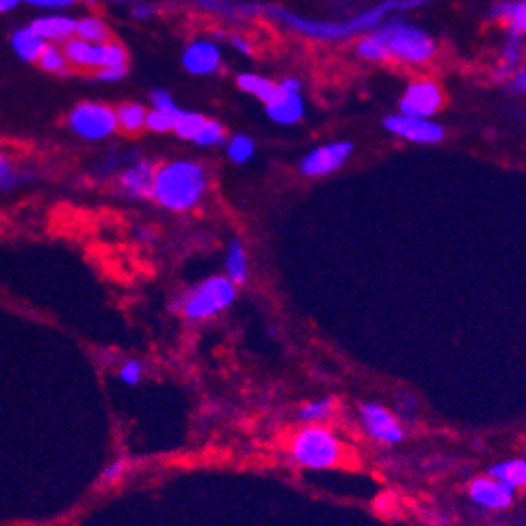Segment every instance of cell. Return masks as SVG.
<instances>
[{
  "mask_svg": "<svg viewBox=\"0 0 526 526\" xmlns=\"http://www.w3.org/2000/svg\"><path fill=\"white\" fill-rule=\"evenodd\" d=\"M238 297V286L225 276H211L185 291L175 301V310L190 322L211 320L225 312Z\"/></svg>",
  "mask_w": 526,
  "mask_h": 526,
  "instance_id": "5b68a950",
  "label": "cell"
},
{
  "mask_svg": "<svg viewBox=\"0 0 526 526\" xmlns=\"http://www.w3.org/2000/svg\"><path fill=\"white\" fill-rule=\"evenodd\" d=\"M497 526H510V524H497Z\"/></svg>",
  "mask_w": 526,
  "mask_h": 526,
  "instance_id": "f6af8a7d",
  "label": "cell"
},
{
  "mask_svg": "<svg viewBox=\"0 0 526 526\" xmlns=\"http://www.w3.org/2000/svg\"><path fill=\"white\" fill-rule=\"evenodd\" d=\"M356 55L367 59V62H386V59H390L387 57L384 40L379 38V34L375 32V30H370V32L362 34L361 38H358Z\"/></svg>",
  "mask_w": 526,
  "mask_h": 526,
  "instance_id": "4316f807",
  "label": "cell"
},
{
  "mask_svg": "<svg viewBox=\"0 0 526 526\" xmlns=\"http://www.w3.org/2000/svg\"><path fill=\"white\" fill-rule=\"evenodd\" d=\"M375 32L384 40L390 59H398L409 65H421L436 55V40L432 36L400 17H387L381 26L375 28Z\"/></svg>",
  "mask_w": 526,
  "mask_h": 526,
  "instance_id": "277c9868",
  "label": "cell"
},
{
  "mask_svg": "<svg viewBox=\"0 0 526 526\" xmlns=\"http://www.w3.org/2000/svg\"><path fill=\"white\" fill-rule=\"evenodd\" d=\"M267 116L276 124H295L306 115L301 91H280V95L266 106Z\"/></svg>",
  "mask_w": 526,
  "mask_h": 526,
  "instance_id": "e0dca14e",
  "label": "cell"
},
{
  "mask_svg": "<svg viewBox=\"0 0 526 526\" xmlns=\"http://www.w3.org/2000/svg\"><path fill=\"white\" fill-rule=\"evenodd\" d=\"M291 462L303 470H331L342 463V438L327 426H303L289 442Z\"/></svg>",
  "mask_w": 526,
  "mask_h": 526,
  "instance_id": "3957f363",
  "label": "cell"
},
{
  "mask_svg": "<svg viewBox=\"0 0 526 526\" xmlns=\"http://www.w3.org/2000/svg\"><path fill=\"white\" fill-rule=\"evenodd\" d=\"M85 3L87 4H95V3H98V0H85Z\"/></svg>",
  "mask_w": 526,
  "mask_h": 526,
  "instance_id": "ee69618b",
  "label": "cell"
},
{
  "mask_svg": "<svg viewBox=\"0 0 526 526\" xmlns=\"http://www.w3.org/2000/svg\"><path fill=\"white\" fill-rule=\"evenodd\" d=\"M11 47H13V53L21 59V62L34 64L38 62L40 53H43L47 43L34 32L32 28L26 26V28L15 30L13 36H11Z\"/></svg>",
  "mask_w": 526,
  "mask_h": 526,
  "instance_id": "7402d4cb",
  "label": "cell"
},
{
  "mask_svg": "<svg viewBox=\"0 0 526 526\" xmlns=\"http://www.w3.org/2000/svg\"><path fill=\"white\" fill-rule=\"evenodd\" d=\"M177 112H163V110H148L146 116V129L152 131V133H169L173 131V123H175Z\"/></svg>",
  "mask_w": 526,
  "mask_h": 526,
  "instance_id": "836d02e7",
  "label": "cell"
},
{
  "mask_svg": "<svg viewBox=\"0 0 526 526\" xmlns=\"http://www.w3.org/2000/svg\"><path fill=\"white\" fill-rule=\"evenodd\" d=\"M384 127L390 131L392 135L403 137L406 141L412 143H438L445 140V127L438 123L429 121V118H417V116H406V115H392L386 116Z\"/></svg>",
  "mask_w": 526,
  "mask_h": 526,
  "instance_id": "7c38bea8",
  "label": "cell"
},
{
  "mask_svg": "<svg viewBox=\"0 0 526 526\" xmlns=\"http://www.w3.org/2000/svg\"><path fill=\"white\" fill-rule=\"evenodd\" d=\"M82 40H89V43H107L112 40V32L107 28V23L98 15H85L76 20V32Z\"/></svg>",
  "mask_w": 526,
  "mask_h": 526,
  "instance_id": "d4e9b609",
  "label": "cell"
},
{
  "mask_svg": "<svg viewBox=\"0 0 526 526\" xmlns=\"http://www.w3.org/2000/svg\"><path fill=\"white\" fill-rule=\"evenodd\" d=\"M157 13H158V9L154 7V4H149V3H135L133 7H131V17H133V20H137V21H148V20H152V17H157Z\"/></svg>",
  "mask_w": 526,
  "mask_h": 526,
  "instance_id": "ab89813d",
  "label": "cell"
},
{
  "mask_svg": "<svg viewBox=\"0 0 526 526\" xmlns=\"http://www.w3.org/2000/svg\"><path fill=\"white\" fill-rule=\"evenodd\" d=\"M488 20L504 21L507 30L526 36V0H497L488 11Z\"/></svg>",
  "mask_w": 526,
  "mask_h": 526,
  "instance_id": "ac0fdd59",
  "label": "cell"
},
{
  "mask_svg": "<svg viewBox=\"0 0 526 526\" xmlns=\"http://www.w3.org/2000/svg\"><path fill=\"white\" fill-rule=\"evenodd\" d=\"M358 421L367 438L381 446H396L406 438L400 417L379 403H362L358 406Z\"/></svg>",
  "mask_w": 526,
  "mask_h": 526,
  "instance_id": "ba28073f",
  "label": "cell"
},
{
  "mask_svg": "<svg viewBox=\"0 0 526 526\" xmlns=\"http://www.w3.org/2000/svg\"><path fill=\"white\" fill-rule=\"evenodd\" d=\"M228 43H230L232 49L242 53V55H250V53H253V45H250L242 34H230Z\"/></svg>",
  "mask_w": 526,
  "mask_h": 526,
  "instance_id": "60d3db41",
  "label": "cell"
},
{
  "mask_svg": "<svg viewBox=\"0 0 526 526\" xmlns=\"http://www.w3.org/2000/svg\"><path fill=\"white\" fill-rule=\"evenodd\" d=\"M30 28H32L45 43L64 45L65 40H70L76 32V17L64 13H49L43 17H36V20L30 23Z\"/></svg>",
  "mask_w": 526,
  "mask_h": 526,
  "instance_id": "9a60e30c",
  "label": "cell"
},
{
  "mask_svg": "<svg viewBox=\"0 0 526 526\" xmlns=\"http://www.w3.org/2000/svg\"><path fill=\"white\" fill-rule=\"evenodd\" d=\"M26 182V177L21 175L20 169H15L13 160H11L7 154L0 152V190H15Z\"/></svg>",
  "mask_w": 526,
  "mask_h": 526,
  "instance_id": "1f68e13d",
  "label": "cell"
},
{
  "mask_svg": "<svg viewBox=\"0 0 526 526\" xmlns=\"http://www.w3.org/2000/svg\"><path fill=\"white\" fill-rule=\"evenodd\" d=\"M62 49L68 57L70 68L79 70H104V68H129V53L121 43H89L79 36L65 40Z\"/></svg>",
  "mask_w": 526,
  "mask_h": 526,
  "instance_id": "8992f818",
  "label": "cell"
},
{
  "mask_svg": "<svg viewBox=\"0 0 526 526\" xmlns=\"http://www.w3.org/2000/svg\"><path fill=\"white\" fill-rule=\"evenodd\" d=\"M21 3L30 4L34 9H45V11H59L68 9L72 4H76L79 0H21Z\"/></svg>",
  "mask_w": 526,
  "mask_h": 526,
  "instance_id": "74e56055",
  "label": "cell"
},
{
  "mask_svg": "<svg viewBox=\"0 0 526 526\" xmlns=\"http://www.w3.org/2000/svg\"><path fill=\"white\" fill-rule=\"evenodd\" d=\"M149 101H152L154 110L173 112V115L179 112L175 99H173V95L166 89H154V91H149Z\"/></svg>",
  "mask_w": 526,
  "mask_h": 526,
  "instance_id": "d590c367",
  "label": "cell"
},
{
  "mask_svg": "<svg viewBox=\"0 0 526 526\" xmlns=\"http://www.w3.org/2000/svg\"><path fill=\"white\" fill-rule=\"evenodd\" d=\"M21 4V0H0V15L11 13V11L17 9Z\"/></svg>",
  "mask_w": 526,
  "mask_h": 526,
  "instance_id": "b9f144b4",
  "label": "cell"
},
{
  "mask_svg": "<svg viewBox=\"0 0 526 526\" xmlns=\"http://www.w3.org/2000/svg\"><path fill=\"white\" fill-rule=\"evenodd\" d=\"M129 471H131V462H129V459H116V462H112L104 470V474H101V478H99V484L104 488L116 487V484L121 482L123 478L129 474Z\"/></svg>",
  "mask_w": 526,
  "mask_h": 526,
  "instance_id": "d6a6232c",
  "label": "cell"
},
{
  "mask_svg": "<svg viewBox=\"0 0 526 526\" xmlns=\"http://www.w3.org/2000/svg\"><path fill=\"white\" fill-rule=\"evenodd\" d=\"M225 154L234 165H247L255 154V141L249 135H232Z\"/></svg>",
  "mask_w": 526,
  "mask_h": 526,
  "instance_id": "f546056e",
  "label": "cell"
},
{
  "mask_svg": "<svg viewBox=\"0 0 526 526\" xmlns=\"http://www.w3.org/2000/svg\"><path fill=\"white\" fill-rule=\"evenodd\" d=\"M208 173L196 160L177 158L157 166L152 183V199L160 208L171 213H188L207 196Z\"/></svg>",
  "mask_w": 526,
  "mask_h": 526,
  "instance_id": "7a4b0ae2",
  "label": "cell"
},
{
  "mask_svg": "<svg viewBox=\"0 0 526 526\" xmlns=\"http://www.w3.org/2000/svg\"><path fill=\"white\" fill-rule=\"evenodd\" d=\"M68 129L85 141H104L118 131L116 110L101 101H81L70 110Z\"/></svg>",
  "mask_w": 526,
  "mask_h": 526,
  "instance_id": "52a82bcc",
  "label": "cell"
},
{
  "mask_svg": "<svg viewBox=\"0 0 526 526\" xmlns=\"http://www.w3.org/2000/svg\"><path fill=\"white\" fill-rule=\"evenodd\" d=\"M505 34L507 36L499 53V64L497 68L493 70V81L501 82V85H505V82L510 81V76L516 72V68H520V64H522L524 55V34L516 32V30H507Z\"/></svg>",
  "mask_w": 526,
  "mask_h": 526,
  "instance_id": "2e32d148",
  "label": "cell"
},
{
  "mask_svg": "<svg viewBox=\"0 0 526 526\" xmlns=\"http://www.w3.org/2000/svg\"><path fill=\"white\" fill-rule=\"evenodd\" d=\"M507 91L513 95H524L526 93V65H520L516 72L510 76V81L505 82Z\"/></svg>",
  "mask_w": 526,
  "mask_h": 526,
  "instance_id": "f35d334b",
  "label": "cell"
},
{
  "mask_svg": "<svg viewBox=\"0 0 526 526\" xmlns=\"http://www.w3.org/2000/svg\"><path fill=\"white\" fill-rule=\"evenodd\" d=\"M335 412H337V400L331 396L308 400V403L299 406L297 421H301L303 426H327L335 417Z\"/></svg>",
  "mask_w": 526,
  "mask_h": 526,
  "instance_id": "ffe728a7",
  "label": "cell"
},
{
  "mask_svg": "<svg viewBox=\"0 0 526 526\" xmlns=\"http://www.w3.org/2000/svg\"><path fill=\"white\" fill-rule=\"evenodd\" d=\"M429 3H434V0H384V3L375 4V7L370 9H364L361 13H356L354 17L344 21L310 20V17L297 15L289 9L263 4V17L280 23L283 28L293 30V32L306 36V38L320 40V43H339V40H350L358 34L370 32V30L381 26V23L394 13L426 7Z\"/></svg>",
  "mask_w": 526,
  "mask_h": 526,
  "instance_id": "6da1fadb",
  "label": "cell"
},
{
  "mask_svg": "<svg viewBox=\"0 0 526 526\" xmlns=\"http://www.w3.org/2000/svg\"><path fill=\"white\" fill-rule=\"evenodd\" d=\"M488 476L497 478L513 491H526V459L524 457H513L504 459V462L493 463L487 471Z\"/></svg>",
  "mask_w": 526,
  "mask_h": 526,
  "instance_id": "44dd1931",
  "label": "cell"
},
{
  "mask_svg": "<svg viewBox=\"0 0 526 526\" xmlns=\"http://www.w3.org/2000/svg\"><path fill=\"white\" fill-rule=\"evenodd\" d=\"M205 123H207V118L199 115V112L179 110L177 116H175V123H173V133H175L179 140L192 141Z\"/></svg>",
  "mask_w": 526,
  "mask_h": 526,
  "instance_id": "f1b7e54d",
  "label": "cell"
},
{
  "mask_svg": "<svg viewBox=\"0 0 526 526\" xmlns=\"http://www.w3.org/2000/svg\"><path fill=\"white\" fill-rule=\"evenodd\" d=\"M468 497L471 504L484 512H505L516 501V491L497 480V478L484 474L476 476L468 484Z\"/></svg>",
  "mask_w": 526,
  "mask_h": 526,
  "instance_id": "8fae6325",
  "label": "cell"
},
{
  "mask_svg": "<svg viewBox=\"0 0 526 526\" xmlns=\"http://www.w3.org/2000/svg\"><path fill=\"white\" fill-rule=\"evenodd\" d=\"M225 140V129L224 124H219L217 121H208L202 124V129L196 133L194 137V143L200 148H213V146H219V143H224Z\"/></svg>",
  "mask_w": 526,
  "mask_h": 526,
  "instance_id": "4dcf8cb0",
  "label": "cell"
},
{
  "mask_svg": "<svg viewBox=\"0 0 526 526\" xmlns=\"http://www.w3.org/2000/svg\"><path fill=\"white\" fill-rule=\"evenodd\" d=\"M107 3H112V4H131V7H133L135 3H141V0H107Z\"/></svg>",
  "mask_w": 526,
  "mask_h": 526,
  "instance_id": "7bdbcfd3",
  "label": "cell"
},
{
  "mask_svg": "<svg viewBox=\"0 0 526 526\" xmlns=\"http://www.w3.org/2000/svg\"><path fill=\"white\" fill-rule=\"evenodd\" d=\"M143 373H146V367H143V362L137 361V358H127V361L118 367V379H121L124 386H137L143 379Z\"/></svg>",
  "mask_w": 526,
  "mask_h": 526,
  "instance_id": "e575fe53",
  "label": "cell"
},
{
  "mask_svg": "<svg viewBox=\"0 0 526 526\" xmlns=\"http://www.w3.org/2000/svg\"><path fill=\"white\" fill-rule=\"evenodd\" d=\"M225 276H228L236 286L244 284L249 280V255L241 238H232L224 257Z\"/></svg>",
  "mask_w": 526,
  "mask_h": 526,
  "instance_id": "d6986e66",
  "label": "cell"
},
{
  "mask_svg": "<svg viewBox=\"0 0 526 526\" xmlns=\"http://www.w3.org/2000/svg\"><path fill=\"white\" fill-rule=\"evenodd\" d=\"M157 166L148 158L135 157L121 166L116 175V188L129 200H149L152 199V183Z\"/></svg>",
  "mask_w": 526,
  "mask_h": 526,
  "instance_id": "30bf717a",
  "label": "cell"
},
{
  "mask_svg": "<svg viewBox=\"0 0 526 526\" xmlns=\"http://www.w3.org/2000/svg\"><path fill=\"white\" fill-rule=\"evenodd\" d=\"M221 62H224V55H221V47L213 40L200 38L190 43L183 49L182 64L183 70L192 76H208L219 72Z\"/></svg>",
  "mask_w": 526,
  "mask_h": 526,
  "instance_id": "5bb4252c",
  "label": "cell"
},
{
  "mask_svg": "<svg viewBox=\"0 0 526 526\" xmlns=\"http://www.w3.org/2000/svg\"><path fill=\"white\" fill-rule=\"evenodd\" d=\"M442 107V91L434 81H417L400 99V115L432 118Z\"/></svg>",
  "mask_w": 526,
  "mask_h": 526,
  "instance_id": "4fadbf2b",
  "label": "cell"
},
{
  "mask_svg": "<svg viewBox=\"0 0 526 526\" xmlns=\"http://www.w3.org/2000/svg\"><path fill=\"white\" fill-rule=\"evenodd\" d=\"M354 146L350 141H331L310 149L306 157L299 163V171L306 177H327L331 173L339 171L348 163Z\"/></svg>",
  "mask_w": 526,
  "mask_h": 526,
  "instance_id": "9c48e42d",
  "label": "cell"
},
{
  "mask_svg": "<svg viewBox=\"0 0 526 526\" xmlns=\"http://www.w3.org/2000/svg\"><path fill=\"white\" fill-rule=\"evenodd\" d=\"M116 110V123H118V131L127 135H137L146 129V116L148 110L137 101H124Z\"/></svg>",
  "mask_w": 526,
  "mask_h": 526,
  "instance_id": "cb8c5ba5",
  "label": "cell"
},
{
  "mask_svg": "<svg viewBox=\"0 0 526 526\" xmlns=\"http://www.w3.org/2000/svg\"><path fill=\"white\" fill-rule=\"evenodd\" d=\"M127 72L129 68H104V70L93 72V79L99 82H106V85H115V82L123 81L124 76H127Z\"/></svg>",
  "mask_w": 526,
  "mask_h": 526,
  "instance_id": "8d00e7d4",
  "label": "cell"
},
{
  "mask_svg": "<svg viewBox=\"0 0 526 526\" xmlns=\"http://www.w3.org/2000/svg\"><path fill=\"white\" fill-rule=\"evenodd\" d=\"M236 85H238V89H241V91L253 95V98L263 101L266 106L280 95L278 82L266 79V76L253 74V72H244V74H238Z\"/></svg>",
  "mask_w": 526,
  "mask_h": 526,
  "instance_id": "603a6c76",
  "label": "cell"
},
{
  "mask_svg": "<svg viewBox=\"0 0 526 526\" xmlns=\"http://www.w3.org/2000/svg\"><path fill=\"white\" fill-rule=\"evenodd\" d=\"M192 3L208 15L224 17L230 21H244L242 3H236V0H192Z\"/></svg>",
  "mask_w": 526,
  "mask_h": 526,
  "instance_id": "484cf974",
  "label": "cell"
},
{
  "mask_svg": "<svg viewBox=\"0 0 526 526\" xmlns=\"http://www.w3.org/2000/svg\"><path fill=\"white\" fill-rule=\"evenodd\" d=\"M40 70L49 72V74H68L70 70V62L68 57H65L64 49L59 45H53V43H47V47L40 53L38 62Z\"/></svg>",
  "mask_w": 526,
  "mask_h": 526,
  "instance_id": "83f0119b",
  "label": "cell"
}]
</instances>
